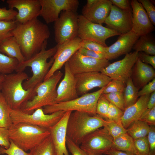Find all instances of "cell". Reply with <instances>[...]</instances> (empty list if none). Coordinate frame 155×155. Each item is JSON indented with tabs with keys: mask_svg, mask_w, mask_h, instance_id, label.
I'll list each match as a JSON object with an SVG mask.
<instances>
[{
	"mask_svg": "<svg viewBox=\"0 0 155 155\" xmlns=\"http://www.w3.org/2000/svg\"><path fill=\"white\" fill-rule=\"evenodd\" d=\"M11 34L19 44L26 60L46 47L50 32L46 24L36 18L24 24L16 23Z\"/></svg>",
	"mask_w": 155,
	"mask_h": 155,
	"instance_id": "cell-1",
	"label": "cell"
},
{
	"mask_svg": "<svg viewBox=\"0 0 155 155\" xmlns=\"http://www.w3.org/2000/svg\"><path fill=\"white\" fill-rule=\"evenodd\" d=\"M28 78L24 71L5 75L0 92L11 109H21L35 95V88L25 90L23 87L24 81Z\"/></svg>",
	"mask_w": 155,
	"mask_h": 155,
	"instance_id": "cell-2",
	"label": "cell"
},
{
	"mask_svg": "<svg viewBox=\"0 0 155 155\" xmlns=\"http://www.w3.org/2000/svg\"><path fill=\"white\" fill-rule=\"evenodd\" d=\"M43 48L39 52L24 62L19 63L16 71V72L23 71L26 68H31L32 76L29 78L23 84L25 90L35 88L42 82L52 66L53 62V57L48 62V59L53 56L57 48V45L52 48L46 49Z\"/></svg>",
	"mask_w": 155,
	"mask_h": 155,
	"instance_id": "cell-3",
	"label": "cell"
},
{
	"mask_svg": "<svg viewBox=\"0 0 155 155\" xmlns=\"http://www.w3.org/2000/svg\"><path fill=\"white\" fill-rule=\"evenodd\" d=\"M106 120L100 115L74 111L70 114L67 124V136L77 145H80L88 135L104 127Z\"/></svg>",
	"mask_w": 155,
	"mask_h": 155,
	"instance_id": "cell-4",
	"label": "cell"
},
{
	"mask_svg": "<svg viewBox=\"0 0 155 155\" xmlns=\"http://www.w3.org/2000/svg\"><path fill=\"white\" fill-rule=\"evenodd\" d=\"M10 140L26 152L37 146L50 135L49 129L30 124H13L8 129Z\"/></svg>",
	"mask_w": 155,
	"mask_h": 155,
	"instance_id": "cell-5",
	"label": "cell"
},
{
	"mask_svg": "<svg viewBox=\"0 0 155 155\" xmlns=\"http://www.w3.org/2000/svg\"><path fill=\"white\" fill-rule=\"evenodd\" d=\"M63 73L57 71L48 79L43 81L35 88L36 95L26 102L21 110L30 114L35 110L55 103L57 97V86Z\"/></svg>",
	"mask_w": 155,
	"mask_h": 155,
	"instance_id": "cell-6",
	"label": "cell"
},
{
	"mask_svg": "<svg viewBox=\"0 0 155 155\" xmlns=\"http://www.w3.org/2000/svg\"><path fill=\"white\" fill-rule=\"evenodd\" d=\"M105 87L95 92L86 93L80 97L69 101L55 103L46 106L42 108L46 114H49L59 111L84 112L95 115L98 100L102 94Z\"/></svg>",
	"mask_w": 155,
	"mask_h": 155,
	"instance_id": "cell-7",
	"label": "cell"
},
{
	"mask_svg": "<svg viewBox=\"0 0 155 155\" xmlns=\"http://www.w3.org/2000/svg\"><path fill=\"white\" fill-rule=\"evenodd\" d=\"M65 112L59 111L46 114L42 108H40L35 110L32 113L29 114L21 109H11L10 117L13 124L25 123L49 129L60 120Z\"/></svg>",
	"mask_w": 155,
	"mask_h": 155,
	"instance_id": "cell-8",
	"label": "cell"
},
{
	"mask_svg": "<svg viewBox=\"0 0 155 155\" xmlns=\"http://www.w3.org/2000/svg\"><path fill=\"white\" fill-rule=\"evenodd\" d=\"M78 23V37L82 40L93 41L107 47V39L120 34L102 24L90 22L82 15H79Z\"/></svg>",
	"mask_w": 155,
	"mask_h": 155,
	"instance_id": "cell-9",
	"label": "cell"
},
{
	"mask_svg": "<svg viewBox=\"0 0 155 155\" xmlns=\"http://www.w3.org/2000/svg\"><path fill=\"white\" fill-rule=\"evenodd\" d=\"M78 16L76 11H63L54 22L55 39L57 44H61L78 36Z\"/></svg>",
	"mask_w": 155,
	"mask_h": 155,
	"instance_id": "cell-10",
	"label": "cell"
},
{
	"mask_svg": "<svg viewBox=\"0 0 155 155\" xmlns=\"http://www.w3.org/2000/svg\"><path fill=\"white\" fill-rule=\"evenodd\" d=\"M113 139L106 128H100L86 136L80 148L88 155H101L112 148Z\"/></svg>",
	"mask_w": 155,
	"mask_h": 155,
	"instance_id": "cell-11",
	"label": "cell"
},
{
	"mask_svg": "<svg viewBox=\"0 0 155 155\" xmlns=\"http://www.w3.org/2000/svg\"><path fill=\"white\" fill-rule=\"evenodd\" d=\"M41 9L39 16L47 24L54 22L61 11L77 12L79 5L78 0H39Z\"/></svg>",
	"mask_w": 155,
	"mask_h": 155,
	"instance_id": "cell-12",
	"label": "cell"
},
{
	"mask_svg": "<svg viewBox=\"0 0 155 155\" xmlns=\"http://www.w3.org/2000/svg\"><path fill=\"white\" fill-rule=\"evenodd\" d=\"M134 51L126 55L122 59L110 64L100 72L112 80L121 81L126 84L131 78L133 67L138 57Z\"/></svg>",
	"mask_w": 155,
	"mask_h": 155,
	"instance_id": "cell-13",
	"label": "cell"
},
{
	"mask_svg": "<svg viewBox=\"0 0 155 155\" xmlns=\"http://www.w3.org/2000/svg\"><path fill=\"white\" fill-rule=\"evenodd\" d=\"M108 59H98L84 56L78 51L67 61L75 75L89 72H100L110 63Z\"/></svg>",
	"mask_w": 155,
	"mask_h": 155,
	"instance_id": "cell-14",
	"label": "cell"
},
{
	"mask_svg": "<svg viewBox=\"0 0 155 155\" xmlns=\"http://www.w3.org/2000/svg\"><path fill=\"white\" fill-rule=\"evenodd\" d=\"M82 40L78 37L61 45L57 44L56 51L53 56L54 62L43 81L61 69L72 55L81 47Z\"/></svg>",
	"mask_w": 155,
	"mask_h": 155,
	"instance_id": "cell-15",
	"label": "cell"
},
{
	"mask_svg": "<svg viewBox=\"0 0 155 155\" xmlns=\"http://www.w3.org/2000/svg\"><path fill=\"white\" fill-rule=\"evenodd\" d=\"M132 17L131 9L122 10L112 5L104 23L107 28L122 34L131 30Z\"/></svg>",
	"mask_w": 155,
	"mask_h": 155,
	"instance_id": "cell-16",
	"label": "cell"
},
{
	"mask_svg": "<svg viewBox=\"0 0 155 155\" xmlns=\"http://www.w3.org/2000/svg\"><path fill=\"white\" fill-rule=\"evenodd\" d=\"M9 9H16L18 12L15 21L22 24L39 16L41 6L39 0H7Z\"/></svg>",
	"mask_w": 155,
	"mask_h": 155,
	"instance_id": "cell-17",
	"label": "cell"
},
{
	"mask_svg": "<svg viewBox=\"0 0 155 155\" xmlns=\"http://www.w3.org/2000/svg\"><path fill=\"white\" fill-rule=\"evenodd\" d=\"M78 95H83L95 87H105L112 79L100 72L86 73L74 75Z\"/></svg>",
	"mask_w": 155,
	"mask_h": 155,
	"instance_id": "cell-18",
	"label": "cell"
},
{
	"mask_svg": "<svg viewBox=\"0 0 155 155\" xmlns=\"http://www.w3.org/2000/svg\"><path fill=\"white\" fill-rule=\"evenodd\" d=\"M132 9V30L140 36L149 34L154 30L145 9L137 0L130 1Z\"/></svg>",
	"mask_w": 155,
	"mask_h": 155,
	"instance_id": "cell-19",
	"label": "cell"
},
{
	"mask_svg": "<svg viewBox=\"0 0 155 155\" xmlns=\"http://www.w3.org/2000/svg\"><path fill=\"white\" fill-rule=\"evenodd\" d=\"M119 36L114 43L106 48L105 53L107 59L108 60L115 59L121 55L130 53L140 37L132 30Z\"/></svg>",
	"mask_w": 155,
	"mask_h": 155,
	"instance_id": "cell-20",
	"label": "cell"
},
{
	"mask_svg": "<svg viewBox=\"0 0 155 155\" xmlns=\"http://www.w3.org/2000/svg\"><path fill=\"white\" fill-rule=\"evenodd\" d=\"M72 111H66L60 120L49 129L56 155H69L66 147L67 127L69 116Z\"/></svg>",
	"mask_w": 155,
	"mask_h": 155,
	"instance_id": "cell-21",
	"label": "cell"
},
{
	"mask_svg": "<svg viewBox=\"0 0 155 155\" xmlns=\"http://www.w3.org/2000/svg\"><path fill=\"white\" fill-rule=\"evenodd\" d=\"M64 65V76L57 89L55 103L69 101L79 97L74 75L71 71L67 62Z\"/></svg>",
	"mask_w": 155,
	"mask_h": 155,
	"instance_id": "cell-22",
	"label": "cell"
},
{
	"mask_svg": "<svg viewBox=\"0 0 155 155\" xmlns=\"http://www.w3.org/2000/svg\"><path fill=\"white\" fill-rule=\"evenodd\" d=\"M112 5L110 0H96L90 7L83 8L82 15L92 22L102 24L108 15Z\"/></svg>",
	"mask_w": 155,
	"mask_h": 155,
	"instance_id": "cell-23",
	"label": "cell"
},
{
	"mask_svg": "<svg viewBox=\"0 0 155 155\" xmlns=\"http://www.w3.org/2000/svg\"><path fill=\"white\" fill-rule=\"evenodd\" d=\"M155 71L153 67L143 62L137 57L132 70L131 78L138 90L155 78Z\"/></svg>",
	"mask_w": 155,
	"mask_h": 155,
	"instance_id": "cell-24",
	"label": "cell"
},
{
	"mask_svg": "<svg viewBox=\"0 0 155 155\" xmlns=\"http://www.w3.org/2000/svg\"><path fill=\"white\" fill-rule=\"evenodd\" d=\"M150 95L140 96L135 103L125 109L121 119L122 125L125 128L127 129L133 122L138 120L147 108Z\"/></svg>",
	"mask_w": 155,
	"mask_h": 155,
	"instance_id": "cell-25",
	"label": "cell"
},
{
	"mask_svg": "<svg viewBox=\"0 0 155 155\" xmlns=\"http://www.w3.org/2000/svg\"><path fill=\"white\" fill-rule=\"evenodd\" d=\"M0 52L9 57L16 59L19 63L26 60L19 44L12 36L7 38L0 44Z\"/></svg>",
	"mask_w": 155,
	"mask_h": 155,
	"instance_id": "cell-26",
	"label": "cell"
},
{
	"mask_svg": "<svg viewBox=\"0 0 155 155\" xmlns=\"http://www.w3.org/2000/svg\"><path fill=\"white\" fill-rule=\"evenodd\" d=\"M112 148L133 155H139L135 148L134 140L127 133L113 139Z\"/></svg>",
	"mask_w": 155,
	"mask_h": 155,
	"instance_id": "cell-27",
	"label": "cell"
},
{
	"mask_svg": "<svg viewBox=\"0 0 155 155\" xmlns=\"http://www.w3.org/2000/svg\"><path fill=\"white\" fill-rule=\"evenodd\" d=\"M132 49L135 51L144 52L151 55H155V43L149 34L140 36L134 44Z\"/></svg>",
	"mask_w": 155,
	"mask_h": 155,
	"instance_id": "cell-28",
	"label": "cell"
},
{
	"mask_svg": "<svg viewBox=\"0 0 155 155\" xmlns=\"http://www.w3.org/2000/svg\"><path fill=\"white\" fill-rule=\"evenodd\" d=\"M150 127L146 123L138 120L133 122L127 129V133L134 140L147 136Z\"/></svg>",
	"mask_w": 155,
	"mask_h": 155,
	"instance_id": "cell-29",
	"label": "cell"
},
{
	"mask_svg": "<svg viewBox=\"0 0 155 155\" xmlns=\"http://www.w3.org/2000/svg\"><path fill=\"white\" fill-rule=\"evenodd\" d=\"M29 153L30 155H56L51 135L30 150Z\"/></svg>",
	"mask_w": 155,
	"mask_h": 155,
	"instance_id": "cell-30",
	"label": "cell"
},
{
	"mask_svg": "<svg viewBox=\"0 0 155 155\" xmlns=\"http://www.w3.org/2000/svg\"><path fill=\"white\" fill-rule=\"evenodd\" d=\"M138 90L134 84L131 78H130L126 84L123 92L125 108L132 105L137 101Z\"/></svg>",
	"mask_w": 155,
	"mask_h": 155,
	"instance_id": "cell-31",
	"label": "cell"
},
{
	"mask_svg": "<svg viewBox=\"0 0 155 155\" xmlns=\"http://www.w3.org/2000/svg\"><path fill=\"white\" fill-rule=\"evenodd\" d=\"M11 109L0 91V127L8 129L12 124L10 117Z\"/></svg>",
	"mask_w": 155,
	"mask_h": 155,
	"instance_id": "cell-32",
	"label": "cell"
},
{
	"mask_svg": "<svg viewBox=\"0 0 155 155\" xmlns=\"http://www.w3.org/2000/svg\"><path fill=\"white\" fill-rule=\"evenodd\" d=\"M19 63L16 59L9 57L0 52V74L12 73L16 71Z\"/></svg>",
	"mask_w": 155,
	"mask_h": 155,
	"instance_id": "cell-33",
	"label": "cell"
},
{
	"mask_svg": "<svg viewBox=\"0 0 155 155\" xmlns=\"http://www.w3.org/2000/svg\"><path fill=\"white\" fill-rule=\"evenodd\" d=\"M107 122L105 127L109 134L114 139L119 136L127 133V129L125 128L121 122H117L106 119Z\"/></svg>",
	"mask_w": 155,
	"mask_h": 155,
	"instance_id": "cell-34",
	"label": "cell"
},
{
	"mask_svg": "<svg viewBox=\"0 0 155 155\" xmlns=\"http://www.w3.org/2000/svg\"><path fill=\"white\" fill-rule=\"evenodd\" d=\"M16 25L15 21H0V44L5 39L12 36L11 32Z\"/></svg>",
	"mask_w": 155,
	"mask_h": 155,
	"instance_id": "cell-35",
	"label": "cell"
},
{
	"mask_svg": "<svg viewBox=\"0 0 155 155\" xmlns=\"http://www.w3.org/2000/svg\"><path fill=\"white\" fill-rule=\"evenodd\" d=\"M102 94L110 103L123 111H124L125 108L123 93L116 92Z\"/></svg>",
	"mask_w": 155,
	"mask_h": 155,
	"instance_id": "cell-36",
	"label": "cell"
},
{
	"mask_svg": "<svg viewBox=\"0 0 155 155\" xmlns=\"http://www.w3.org/2000/svg\"><path fill=\"white\" fill-rule=\"evenodd\" d=\"M126 84L120 80H112L105 86L102 94L120 92L123 93Z\"/></svg>",
	"mask_w": 155,
	"mask_h": 155,
	"instance_id": "cell-37",
	"label": "cell"
},
{
	"mask_svg": "<svg viewBox=\"0 0 155 155\" xmlns=\"http://www.w3.org/2000/svg\"><path fill=\"white\" fill-rule=\"evenodd\" d=\"M109 103L110 102L102 94L97 101L96 108V114L107 119V112Z\"/></svg>",
	"mask_w": 155,
	"mask_h": 155,
	"instance_id": "cell-38",
	"label": "cell"
},
{
	"mask_svg": "<svg viewBox=\"0 0 155 155\" xmlns=\"http://www.w3.org/2000/svg\"><path fill=\"white\" fill-rule=\"evenodd\" d=\"M10 145L7 148L0 147V154H6L8 155H30V153L26 151L19 147L12 140H10Z\"/></svg>",
	"mask_w": 155,
	"mask_h": 155,
	"instance_id": "cell-39",
	"label": "cell"
},
{
	"mask_svg": "<svg viewBox=\"0 0 155 155\" xmlns=\"http://www.w3.org/2000/svg\"><path fill=\"white\" fill-rule=\"evenodd\" d=\"M123 113V111L110 102L107 112V119L121 122V119Z\"/></svg>",
	"mask_w": 155,
	"mask_h": 155,
	"instance_id": "cell-40",
	"label": "cell"
},
{
	"mask_svg": "<svg viewBox=\"0 0 155 155\" xmlns=\"http://www.w3.org/2000/svg\"><path fill=\"white\" fill-rule=\"evenodd\" d=\"M134 142L139 155H148L149 146L147 136L134 140Z\"/></svg>",
	"mask_w": 155,
	"mask_h": 155,
	"instance_id": "cell-41",
	"label": "cell"
},
{
	"mask_svg": "<svg viewBox=\"0 0 155 155\" xmlns=\"http://www.w3.org/2000/svg\"><path fill=\"white\" fill-rule=\"evenodd\" d=\"M142 5L146 11L152 24L155 25V7L152 1L138 0Z\"/></svg>",
	"mask_w": 155,
	"mask_h": 155,
	"instance_id": "cell-42",
	"label": "cell"
},
{
	"mask_svg": "<svg viewBox=\"0 0 155 155\" xmlns=\"http://www.w3.org/2000/svg\"><path fill=\"white\" fill-rule=\"evenodd\" d=\"M106 47L93 41L84 40H82L81 47L88 50L105 53Z\"/></svg>",
	"mask_w": 155,
	"mask_h": 155,
	"instance_id": "cell-43",
	"label": "cell"
},
{
	"mask_svg": "<svg viewBox=\"0 0 155 155\" xmlns=\"http://www.w3.org/2000/svg\"><path fill=\"white\" fill-rule=\"evenodd\" d=\"M138 120L144 121L149 125H155V107L152 109L147 108Z\"/></svg>",
	"mask_w": 155,
	"mask_h": 155,
	"instance_id": "cell-44",
	"label": "cell"
},
{
	"mask_svg": "<svg viewBox=\"0 0 155 155\" xmlns=\"http://www.w3.org/2000/svg\"><path fill=\"white\" fill-rule=\"evenodd\" d=\"M18 12L13 9L0 7V21H15Z\"/></svg>",
	"mask_w": 155,
	"mask_h": 155,
	"instance_id": "cell-45",
	"label": "cell"
},
{
	"mask_svg": "<svg viewBox=\"0 0 155 155\" xmlns=\"http://www.w3.org/2000/svg\"><path fill=\"white\" fill-rule=\"evenodd\" d=\"M78 51L81 54L86 56L98 59H107L105 53L88 50L81 47Z\"/></svg>",
	"mask_w": 155,
	"mask_h": 155,
	"instance_id": "cell-46",
	"label": "cell"
},
{
	"mask_svg": "<svg viewBox=\"0 0 155 155\" xmlns=\"http://www.w3.org/2000/svg\"><path fill=\"white\" fill-rule=\"evenodd\" d=\"M66 144L72 155H88L79 146L76 144L67 136Z\"/></svg>",
	"mask_w": 155,
	"mask_h": 155,
	"instance_id": "cell-47",
	"label": "cell"
},
{
	"mask_svg": "<svg viewBox=\"0 0 155 155\" xmlns=\"http://www.w3.org/2000/svg\"><path fill=\"white\" fill-rule=\"evenodd\" d=\"M149 146L148 155H155V128L154 125H150L147 135Z\"/></svg>",
	"mask_w": 155,
	"mask_h": 155,
	"instance_id": "cell-48",
	"label": "cell"
},
{
	"mask_svg": "<svg viewBox=\"0 0 155 155\" xmlns=\"http://www.w3.org/2000/svg\"><path fill=\"white\" fill-rule=\"evenodd\" d=\"M10 145L8 129L0 127V145L5 148H8Z\"/></svg>",
	"mask_w": 155,
	"mask_h": 155,
	"instance_id": "cell-49",
	"label": "cell"
},
{
	"mask_svg": "<svg viewBox=\"0 0 155 155\" xmlns=\"http://www.w3.org/2000/svg\"><path fill=\"white\" fill-rule=\"evenodd\" d=\"M155 91V78L145 85L142 89L138 91L137 93L138 97L150 94Z\"/></svg>",
	"mask_w": 155,
	"mask_h": 155,
	"instance_id": "cell-50",
	"label": "cell"
},
{
	"mask_svg": "<svg viewBox=\"0 0 155 155\" xmlns=\"http://www.w3.org/2000/svg\"><path fill=\"white\" fill-rule=\"evenodd\" d=\"M138 57L143 63L150 64L155 68V56L151 55L142 52H138Z\"/></svg>",
	"mask_w": 155,
	"mask_h": 155,
	"instance_id": "cell-51",
	"label": "cell"
},
{
	"mask_svg": "<svg viewBox=\"0 0 155 155\" xmlns=\"http://www.w3.org/2000/svg\"><path fill=\"white\" fill-rule=\"evenodd\" d=\"M112 4L122 10L131 9L130 1L128 0H110Z\"/></svg>",
	"mask_w": 155,
	"mask_h": 155,
	"instance_id": "cell-52",
	"label": "cell"
},
{
	"mask_svg": "<svg viewBox=\"0 0 155 155\" xmlns=\"http://www.w3.org/2000/svg\"><path fill=\"white\" fill-rule=\"evenodd\" d=\"M105 154L108 155H133L126 152L112 148L107 151Z\"/></svg>",
	"mask_w": 155,
	"mask_h": 155,
	"instance_id": "cell-53",
	"label": "cell"
},
{
	"mask_svg": "<svg viewBox=\"0 0 155 155\" xmlns=\"http://www.w3.org/2000/svg\"><path fill=\"white\" fill-rule=\"evenodd\" d=\"M155 107V91L150 94L148 102L147 108L151 109Z\"/></svg>",
	"mask_w": 155,
	"mask_h": 155,
	"instance_id": "cell-54",
	"label": "cell"
},
{
	"mask_svg": "<svg viewBox=\"0 0 155 155\" xmlns=\"http://www.w3.org/2000/svg\"><path fill=\"white\" fill-rule=\"evenodd\" d=\"M5 75L0 74V91L1 89V87L2 82L3 80Z\"/></svg>",
	"mask_w": 155,
	"mask_h": 155,
	"instance_id": "cell-55",
	"label": "cell"
},
{
	"mask_svg": "<svg viewBox=\"0 0 155 155\" xmlns=\"http://www.w3.org/2000/svg\"></svg>",
	"mask_w": 155,
	"mask_h": 155,
	"instance_id": "cell-56",
	"label": "cell"
}]
</instances>
